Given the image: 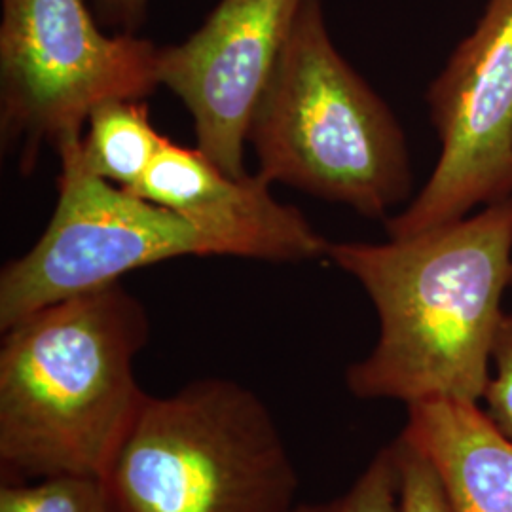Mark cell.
<instances>
[{
	"label": "cell",
	"instance_id": "1",
	"mask_svg": "<svg viewBox=\"0 0 512 512\" xmlns=\"http://www.w3.org/2000/svg\"><path fill=\"white\" fill-rule=\"evenodd\" d=\"M327 258L380 321L376 346L346 370L353 397L480 404L512 287V196L406 238L330 243Z\"/></svg>",
	"mask_w": 512,
	"mask_h": 512
},
{
	"label": "cell",
	"instance_id": "2",
	"mask_svg": "<svg viewBox=\"0 0 512 512\" xmlns=\"http://www.w3.org/2000/svg\"><path fill=\"white\" fill-rule=\"evenodd\" d=\"M148 336L145 304L120 283L54 302L4 330L2 482L105 480L147 403L133 365Z\"/></svg>",
	"mask_w": 512,
	"mask_h": 512
},
{
	"label": "cell",
	"instance_id": "3",
	"mask_svg": "<svg viewBox=\"0 0 512 512\" xmlns=\"http://www.w3.org/2000/svg\"><path fill=\"white\" fill-rule=\"evenodd\" d=\"M258 171L366 219L387 220L412 194L401 124L340 54L321 0H306L247 128Z\"/></svg>",
	"mask_w": 512,
	"mask_h": 512
},
{
	"label": "cell",
	"instance_id": "4",
	"mask_svg": "<svg viewBox=\"0 0 512 512\" xmlns=\"http://www.w3.org/2000/svg\"><path fill=\"white\" fill-rule=\"evenodd\" d=\"M105 484L114 512H287L298 473L255 391L202 378L148 395Z\"/></svg>",
	"mask_w": 512,
	"mask_h": 512
},
{
	"label": "cell",
	"instance_id": "5",
	"mask_svg": "<svg viewBox=\"0 0 512 512\" xmlns=\"http://www.w3.org/2000/svg\"><path fill=\"white\" fill-rule=\"evenodd\" d=\"M160 48L105 35L84 0H2L0 133L31 173L44 147L80 139L95 107L147 99L160 86Z\"/></svg>",
	"mask_w": 512,
	"mask_h": 512
},
{
	"label": "cell",
	"instance_id": "6",
	"mask_svg": "<svg viewBox=\"0 0 512 512\" xmlns=\"http://www.w3.org/2000/svg\"><path fill=\"white\" fill-rule=\"evenodd\" d=\"M80 145L82 137L55 150L61 175L50 224L0 272L2 332L54 302L120 283L164 260L239 256L236 241L217 226L97 177Z\"/></svg>",
	"mask_w": 512,
	"mask_h": 512
},
{
	"label": "cell",
	"instance_id": "7",
	"mask_svg": "<svg viewBox=\"0 0 512 512\" xmlns=\"http://www.w3.org/2000/svg\"><path fill=\"white\" fill-rule=\"evenodd\" d=\"M439 137L435 169L418 196L385 220L406 238L512 196V0H488L475 29L427 90Z\"/></svg>",
	"mask_w": 512,
	"mask_h": 512
},
{
	"label": "cell",
	"instance_id": "8",
	"mask_svg": "<svg viewBox=\"0 0 512 512\" xmlns=\"http://www.w3.org/2000/svg\"><path fill=\"white\" fill-rule=\"evenodd\" d=\"M306 0H220L190 37L160 48V86L190 112L198 148L232 177L256 103Z\"/></svg>",
	"mask_w": 512,
	"mask_h": 512
},
{
	"label": "cell",
	"instance_id": "9",
	"mask_svg": "<svg viewBox=\"0 0 512 512\" xmlns=\"http://www.w3.org/2000/svg\"><path fill=\"white\" fill-rule=\"evenodd\" d=\"M258 175L232 177L200 148L165 139L133 194L224 230L241 258L302 262L327 256L323 238L298 209L277 202Z\"/></svg>",
	"mask_w": 512,
	"mask_h": 512
},
{
	"label": "cell",
	"instance_id": "10",
	"mask_svg": "<svg viewBox=\"0 0 512 512\" xmlns=\"http://www.w3.org/2000/svg\"><path fill=\"white\" fill-rule=\"evenodd\" d=\"M403 433L431 458L458 512H512V440L478 404L406 406Z\"/></svg>",
	"mask_w": 512,
	"mask_h": 512
},
{
	"label": "cell",
	"instance_id": "11",
	"mask_svg": "<svg viewBox=\"0 0 512 512\" xmlns=\"http://www.w3.org/2000/svg\"><path fill=\"white\" fill-rule=\"evenodd\" d=\"M165 139L152 126L145 99H110L92 110L80 154L97 177L131 192L147 175Z\"/></svg>",
	"mask_w": 512,
	"mask_h": 512
},
{
	"label": "cell",
	"instance_id": "12",
	"mask_svg": "<svg viewBox=\"0 0 512 512\" xmlns=\"http://www.w3.org/2000/svg\"><path fill=\"white\" fill-rule=\"evenodd\" d=\"M0 512H114L105 480L57 475L0 484Z\"/></svg>",
	"mask_w": 512,
	"mask_h": 512
},
{
	"label": "cell",
	"instance_id": "13",
	"mask_svg": "<svg viewBox=\"0 0 512 512\" xmlns=\"http://www.w3.org/2000/svg\"><path fill=\"white\" fill-rule=\"evenodd\" d=\"M397 459V511L458 512L439 469L414 440L401 433L393 440Z\"/></svg>",
	"mask_w": 512,
	"mask_h": 512
},
{
	"label": "cell",
	"instance_id": "14",
	"mask_svg": "<svg viewBox=\"0 0 512 512\" xmlns=\"http://www.w3.org/2000/svg\"><path fill=\"white\" fill-rule=\"evenodd\" d=\"M397 459L393 442L382 448L344 492L323 503H300L287 512H399Z\"/></svg>",
	"mask_w": 512,
	"mask_h": 512
},
{
	"label": "cell",
	"instance_id": "15",
	"mask_svg": "<svg viewBox=\"0 0 512 512\" xmlns=\"http://www.w3.org/2000/svg\"><path fill=\"white\" fill-rule=\"evenodd\" d=\"M478 406L495 429L512 440V311H505L501 317L490 359V378Z\"/></svg>",
	"mask_w": 512,
	"mask_h": 512
},
{
	"label": "cell",
	"instance_id": "16",
	"mask_svg": "<svg viewBox=\"0 0 512 512\" xmlns=\"http://www.w3.org/2000/svg\"><path fill=\"white\" fill-rule=\"evenodd\" d=\"M97 19L120 33L135 35L147 21L148 0H92Z\"/></svg>",
	"mask_w": 512,
	"mask_h": 512
}]
</instances>
